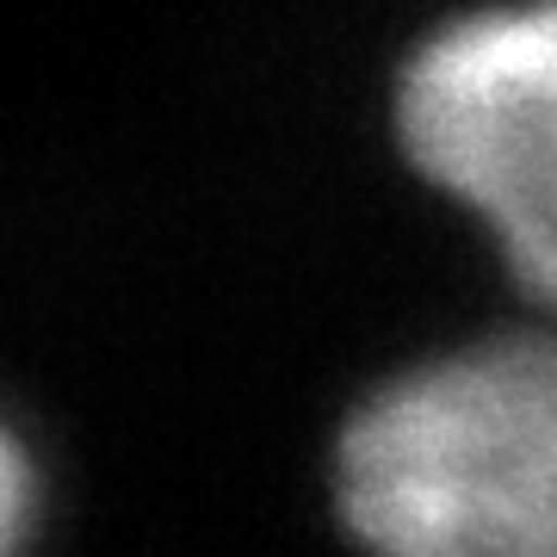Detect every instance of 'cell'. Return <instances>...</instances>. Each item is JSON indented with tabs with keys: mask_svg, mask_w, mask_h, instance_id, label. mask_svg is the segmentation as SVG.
<instances>
[{
	"mask_svg": "<svg viewBox=\"0 0 557 557\" xmlns=\"http://www.w3.org/2000/svg\"><path fill=\"white\" fill-rule=\"evenodd\" d=\"M354 539L403 557H557V341L403 372L335 453Z\"/></svg>",
	"mask_w": 557,
	"mask_h": 557,
	"instance_id": "obj_1",
	"label": "cell"
},
{
	"mask_svg": "<svg viewBox=\"0 0 557 557\" xmlns=\"http://www.w3.org/2000/svg\"><path fill=\"white\" fill-rule=\"evenodd\" d=\"M0 471H7V545H20L25 502H32V490H25V453H20V440H7V446H0Z\"/></svg>",
	"mask_w": 557,
	"mask_h": 557,
	"instance_id": "obj_3",
	"label": "cell"
},
{
	"mask_svg": "<svg viewBox=\"0 0 557 557\" xmlns=\"http://www.w3.org/2000/svg\"><path fill=\"white\" fill-rule=\"evenodd\" d=\"M397 131L409 161L478 205L515 278L557 310V0L428 38L403 69Z\"/></svg>",
	"mask_w": 557,
	"mask_h": 557,
	"instance_id": "obj_2",
	"label": "cell"
}]
</instances>
